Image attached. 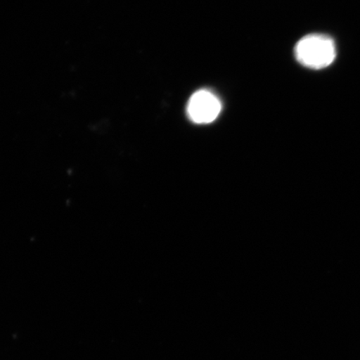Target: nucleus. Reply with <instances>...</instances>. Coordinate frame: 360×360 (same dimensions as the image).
Returning a JSON list of instances; mask_svg holds the SVG:
<instances>
[{
	"instance_id": "1",
	"label": "nucleus",
	"mask_w": 360,
	"mask_h": 360,
	"mask_svg": "<svg viewBox=\"0 0 360 360\" xmlns=\"http://www.w3.org/2000/svg\"><path fill=\"white\" fill-rule=\"evenodd\" d=\"M296 60L300 64L312 70H321L333 64L336 58L334 40L325 34H309L297 43Z\"/></svg>"
},
{
	"instance_id": "2",
	"label": "nucleus",
	"mask_w": 360,
	"mask_h": 360,
	"mask_svg": "<svg viewBox=\"0 0 360 360\" xmlns=\"http://www.w3.org/2000/svg\"><path fill=\"white\" fill-rule=\"evenodd\" d=\"M219 98L207 89H201L191 97L187 105V114L192 122L206 124L214 122L221 112Z\"/></svg>"
}]
</instances>
